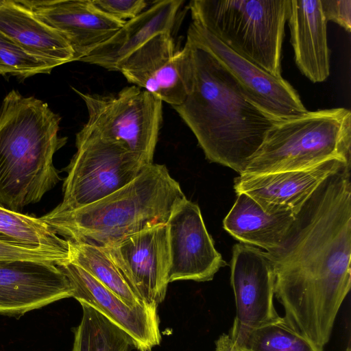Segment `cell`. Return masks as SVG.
Masks as SVG:
<instances>
[{
  "instance_id": "obj_2",
  "label": "cell",
  "mask_w": 351,
  "mask_h": 351,
  "mask_svg": "<svg viewBox=\"0 0 351 351\" xmlns=\"http://www.w3.org/2000/svg\"><path fill=\"white\" fill-rule=\"evenodd\" d=\"M186 42L192 52V86L184 101L173 108L208 160L241 175L276 121L211 53Z\"/></svg>"
},
{
  "instance_id": "obj_14",
  "label": "cell",
  "mask_w": 351,
  "mask_h": 351,
  "mask_svg": "<svg viewBox=\"0 0 351 351\" xmlns=\"http://www.w3.org/2000/svg\"><path fill=\"white\" fill-rule=\"evenodd\" d=\"M65 274L51 261H0V315L20 317L72 297Z\"/></svg>"
},
{
  "instance_id": "obj_22",
  "label": "cell",
  "mask_w": 351,
  "mask_h": 351,
  "mask_svg": "<svg viewBox=\"0 0 351 351\" xmlns=\"http://www.w3.org/2000/svg\"><path fill=\"white\" fill-rule=\"evenodd\" d=\"M229 335L240 351H323L280 316L253 328L232 325Z\"/></svg>"
},
{
  "instance_id": "obj_13",
  "label": "cell",
  "mask_w": 351,
  "mask_h": 351,
  "mask_svg": "<svg viewBox=\"0 0 351 351\" xmlns=\"http://www.w3.org/2000/svg\"><path fill=\"white\" fill-rule=\"evenodd\" d=\"M72 287V297L89 304L130 337L138 351H151L160 344L161 335L157 306L132 307L80 267L66 261L56 265Z\"/></svg>"
},
{
  "instance_id": "obj_31",
  "label": "cell",
  "mask_w": 351,
  "mask_h": 351,
  "mask_svg": "<svg viewBox=\"0 0 351 351\" xmlns=\"http://www.w3.org/2000/svg\"><path fill=\"white\" fill-rule=\"evenodd\" d=\"M346 351H351L350 348V347H348V348H346Z\"/></svg>"
},
{
  "instance_id": "obj_8",
  "label": "cell",
  "mask_w": 351,
  "mask_h": 351,
  "mask_svg": "<svg viewBox=\"0 0 351 351\" xmlns=\"http://www.w3.org/2000/svg\"><path fill=\"white\" fill-rule=\"evenodd\" d=\"M75 91L88 111L84 125L101 138L119 143L145 164L153 163L162 121V102L136 86L116 95Z\"/></svg>"
},
{
  "instance_id": "obj_18",
  "label": "cell",
  "mask_w": 351,
  "mask_h": 351,
  "mask_svg": "<svg viewBox=\"0 0 351 351\" xmlns=\"http://www.w3.org/2000/svg\"><path fill=\"white\" fill-rule=\"evenodd\" d=\"M287 21L298 68L314 83L325 81L330 75V52L321 0H289Z\"/></svg>"
},
{
  "instance_id": "obj_12",
  "label": "cell",
  "mask_w": 351,
  "mask_h": 351,
  "mask_svg": "<svg viewBox=\"0 0 351 351\" xmlns=\"http://www.w3.org/2000/svg\"><path fill=\"white\" fill-rule=\"evenodd\" d=\"M170 252L169 282L211 280L226 265L215 247L198 205L186 198L167 222Z\"/></svg>"
},
{
  "instance_id": "obj_27",
  "label": "cell",
  "mask_w": 351,
  "mask_h": 351,
  "mask_svg": "<svg viewBox=\"0 0 351 351\" xmlns=\"http://www.w3.org/2000/svg\"><path fill=\"white\" fill-rule=\"evenodd\" d=\"M69 259V256L60 253L44 250L29 249L0 241V261L33 260L51 261L58 265L68 261Z\"/></svg>"
},
{
  "instance_id": "obj_1",
  "label": "cell",
  "mask_w": 351,
  "mask_h": 351,
  "mask_svg": "<svg viewBox=\"0 0 351 351\" xmlns=\"http://www.w3.org/2000/svg\"><path fill=\"white\" fill-rule=\"evenodd\" d=\"M350 167L326 178L277 250L267 252L284 319L317 346L328 342L351 282Z\"/></svg>"
},
{
  "instance_id": "obj_28",
  "label": "cell",
  "mask_w": 351,
  "mask_h": 351,
  "mask_svg": "<svg viewBox=\"0 0 351 351\" xmlns=\"http://www.w3.org/2000/svg\"><path fill=\"white\" fill-rule=\"evenodd\" d=\"M93 3L107 14L125 22L139 15L147 5L145 0H93Z\"/></svg>"
},
{
  "instance_id": "obj_5",
  "label": "cell",
  "mask_w": 351,
  "mask_h": 351,
  "mask_svg": "<svg viewBox=\"0 0 351 351\" xmlns=\"http://www.w3.org/2000/svg\"><path fill=\"white\" fill-rule=\"evenodd\" d=\"M334 159L351 161V112L344 108L276 121L242 174L302 170Z\"/></svg>"
},
{
  "instance_id": "obj_9",
  "label": "cell",
  "mask_w": 351,
  "mask_h": 351,
  "mask_svg": "<svg viewBox=\"0 0 351 351\" xmlns=\"http://www.w3.org/2000/svg\"><path fill=\"white\" fill-rule=\"evenodd\" d=\"M118 71L162 102L177 106L192 86L191 47L186 42L181 50L175 51L171 33H160L123 60Z\"/></svg>"
},
{
  "instance_id": "obj_21",
  "label": "cell",
  "mask_w": 351,
  "mask_h": 351,
  "mask_svg": "<svg viewBox=\"0 0 351 351\" xmlns=\"http://www.w3.org/2000/svg\"><path fill=\"white\" fill-rule=\"evenodd\" d=\"M236 201L224 218V229L242 243L272 252L282 245L296 215L265 212L247 195L237 193Z\"/></svg>"
},
{
  "instance_id": "obj_19",
  "label": "cell",
  "mask_w": 351,
  "mask_h": 351,
  "mask_svg": "<svg viewBox=\"0 0 351 351\" xmlns=\"http://www.w3.org/2000/svg\"><path fill=\"white\" fill-rule=\"evenodd\" d=\"M182 0L154 3L135 18L126 21L108 40L80 61L118 71L120 63L156 35L171 32Z\"/></svg>"
},
{
  "instance_id": "obj_3",
  "label": "cell",
  "mask_w": 351,
  "mask_h": 351,
  "mask_svg": "<svg viewBox=\"0 0 351 351\" xmlns=\"http://www.w3.org/2000/svg\"><path fill=\"white\" fill-rule=\"evenodd\" d=\"M60 117L34 97L15 90L0 108V206L19 212L39 202L60 181L54 154L66 143L58 136Z\"/></svg>"
},
{
  "instance_id": "obj_30",
  "label": "cell",
  "mask_w": 351,
  "mask_h": 351,
  "mask_svg": "<svg viewBox=\"0 0 351 351\" xmlns=\"http://www.w3.org/2000/svg\"><path fill=\"white\" fill-rule=\"evenodd\" d=\"M214 351H240L229 334H222L215 341Z\"/></svg>"
},
{
  "instance_id": "obj_16",
  "label": "cell",
  "mask_w": 351,
  "mask_h": 351,
  "mask_svg": "<svg viewBox=\"0 0 351 351\" xmlns=\"http://www.w3.org/2000/svg\"><path fill=\"white\" fill-rule=\"evenodd\" d=\"M344 167L350 164L334 159L302 170L243 173L234 179V189L250 196L267 213L297 215L321 184Z\"/></svg>"
},
{
  "instance_id": "obj_11",
  "label": "cell",
  "mask_w": 351,
  "mask_h": 351,
  "mask_svg": "<svg viewBox=\"0 0 351 351\" xmlns=\"http://www.w3.org/2000/svg\"><path fill=\"white\" fill-rule=\"evenodd\" d=\"M186 41L211 53L273 120L295 117L308 112L297 91L286 80L272 75L239 55L199 25L191 22Z\"/></svg>"
},
{
  "instance_id": "obj_4",
  "label": "cell",
  "mask_w": 351,
  "mask_h": 351,
  "mask_svg": "<svg viewBox=\"0 0 351 351\" xmlns=\"http://www.w3.org/2000/svg\"><path fill=\"white\" fill-rule=\"evenodd\" d=\"M186 197L165 165L150 164L127 185L80 208L40 218L62 238L104 247L158 224H166Z\"/></svg>"
},
{
  "instance_id": "obj_20",
  "label": "cell",
  "mask_w": 351,
  "mask_h": 351,
  "mask_svg": "<svg viewBox=\"0 0 351 351\" xmlns=\"http://www.w3.org/2000/svg\"><path fill=\"white\" fill-rule=\"evenodd\" d=\"M0 33L27 52L59 66L75 61L68 41L19 1H0Z\"/></svg>"
},
{
  "instance_id": "obj_23",
  "label": "cell",
  "mask_w": 351,
  "mask_h": 351,
  "mask_svg": "<svg viewBox=\"0 0 351 351\" xmlns=\"http://www.w3.org/2000/svg\"><path fill=\"white\" fill-rule=\"evenodd\" d=\"M0 241L69 256V241L59 236L40 217L0 206Z\"/></svg>"
},
{
  "instance_id": "obj_15",
  "label": "cell",
  "mask_w": 351,
  "mask_h": 351,
  "mask_svg": "<svg viewBox=\"0 0 351 351\" xmlns=\"http://www.w3.org/2000/svg\"><path fill=\"white\" fill-rule=\"evenodd\" d=\"M230 280L236 305L233 325L253 328L280 317L274 305V269L267 252L241 243L234 245Z\"/></svg>"
},
{
  "instance_id": "obj_29",
  "label": "cell",
  "mask_w": 351,
  "mask_h": 351,
  "mask_svg": "<svg viewBox=\"0 0 351 351\" xmlns=\"http://www.w3.org/2000/svg\"><path fill=\"white\" fill-rule=\"evenodd\" d=\"M324 15L346 29H351V0H321Z\"/></svg>"
},
{
  "instance_id": "obj_10",
  "label": "cell",
  "mask_w": 351,
  "mask_h": 351,
  "mask_svg": "<svg viewBox=\"0 0 351 351\" xmlns=\"http://www.w3.org/2000/svg\"><path fill=\"white\" fill-rule=\"evenodd\" d=\"M99 248L143 302L158 306L164 300L170 268L167 223L154 226Z\"/></svg>"
},
{
  "instance_id": "obj_26",
  "label": "cell",
  "mask_w": 351,
  "mask_h": 351,
  "mask_svg": "<svg viewBox=\"0 0 351 351\" xmlns=\"http://www.w3.org/2000/svg\"><path fill=\"white\" fill-rule=\"evenodd\" d=\"M57 63L33 55L0 33V74L28 77L49 73Z\"/></svg>"
},
{
  "instance_id": "obj_7",
  "label": "cell",
  "mask_w": 351,
  "mask_h": 351,
  "mask_svg": "<svg viewBox=\"0 0 351 351\" xmlns=\"http://www.w3.org/2000/svg\"><path fill=\"white\" fill-rule=\"evenodd\" d=\"M76 152L66 168L60 213L88 206L129 184L149 165L121 144L105 140L85 125L77 132Z\"/></svg>"
},
{
  "instance_id": "obj_17",
  "label": "cell",
  "mask_w": 351,
  "mask_h": 351,
  "mask_svg": "<svg viewBox=\"0 0 351 351\" xmlns=\"http://www.w3.org/2000/svg\"><path fill=\"white\" fill-rule=\"evenodd\" d=\"M58 31L80 61L112 37L125 23L99 9L93 0L19 1Z\"/></svg>"
},
{
  "instance_id": "obj_25",
  "label": "cell",
  "mask_w": 351,
  "mask_h": 351,
  "mask_svg": "<svg viewBox=\"0 0 351 351\" xmlns=\"http://www.w3.org/2000/svg\"><path fill=\"white\" fill-rule=\"evenodd\" d=\"M69 243V261L84 269L130 306L145 304L134 293L117 267L99 247L70 241Z\"/></svg>"
},
{
  "instance_id": "obj_6",
  "label": "cell",
  "mask_w": 351,
  "mask_h": 351,
  "mask_svg": "<svg viewBox=\"0 0 351 351\" xmlns=\"http://www.w3.org/2000/svg\"><path fill=\"white\" fill-rule=\"evenodd\" d=\"M192 22L274 76L281 75L289 0H193Z\"/></svg>"
},
{
  "instance_id": "obj_24",
  "label": "cell",
  "mask_w": 351,
  "mask_h": 351,
  "mask_svg": "<svg viewBox=\"0 0 351 351\" xmlns=\"http://www.w3.org/2000/svg\"><path fill=\"white\" fill-rule=\"evenodd\" d=\"M82 317L73 328V351H129L133 347L128 334L88 304L80 303Z\"/></svg>"
}]
</instances>
